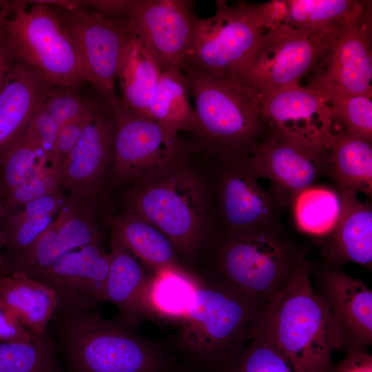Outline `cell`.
Returning a JSON list of instances; mask_svg holds the SVG:
<instances>
[{"mask_svg":"<svg viewBox=\"0 0 372 372\" xmlns=\"http://www.w3.org/2000/svg\"><path fill=\"white\" fill-rule=\"evenodd\" d=\"M264 307L219 278L198 276L191 305L169 349L194 372H220L251 338Z\"/></svg>","mask_w":372,"mask_h":372,"instance_id":"obj_1","label":"cell"},{"mask_svg":"<svg viewBox=\"0 0 372 372\" xmlns=\"http://www.w3.org/2000/svg\"><path fill=\"white\" fill-rule=\"evenodd\" d=\"M52 322L65 372H177L183 366L166 340H148L99 309H58Z\"/></svg>","mask_w":372,"mask_h":372,"instance_id":"obj_2","label":"cell"},{"mask_svg":"<svg viewBox=\"0 0 372 372\" xmlns=\"http://www.w3.org/2000/svg\"><path fill=\"white\" fill-rule=\"evenodd\" d=\"M306 254L287 286L262 309L254 327L278 347L302 372H330L333 354L347 349L327 302L316 290Z\"/></svg>","mask_w":372,"mask_h":372,"instance_id":"obj_3","label":"cell"},{"mask_svg":"<svg viewBox=\"0 0 372 372\" xmlns=\"http://www.w3.org/2000/svg\"><path fill=\"white\" fill-rule=\"evenodd\" d=\"M304 255L281 227L224 234L215 245L213 269L204 274L265 307L287 286Z\"/></svg>","mask_w":372,"mask_h":372,"instance_id":"obj_4","label":"cell"},{"mask_svg":"<svg viewBox=\"0 0 372 372\" xmlns=\"http://www.w3.org/2000/svg\"><path fill=\"white\" fill-rule=\"evenodd\" d=\"M204 144L223 158L245 156L265 134L251 90L243 83L183 64Z\"/></svg>","mask_w":372,"mask_h":372,"instance_id":"obj_5","label":"cell"},{"mask_svg":"<svg viewBox=\"0 0 372 372\" xmlns=\"http://www.w3.org/2000/svg\"><path fill=\"white\" fill-rule=\"evenodd\" d=\"M17 58L54 86L89 83L62 11L40 0L21 1L4 26Z\"/></svg>","mask_w":372,"mask_h":372,"instance_id":"obj_6","label":"cell"},{"mask_svg":"<svg viewBox=\"0 0 372 372\" xmlns=\"http://www.w3.org/2000/svg\"><path fill=\"white\" fill-rule=\"evenodd\" d=\"M125 207L152 223L189 258L207 239V201L197 177L180 165L152 181L135 184Z\"/></svg>","mask_w":372,"mask_h":372,"instance_id":"obj_7","label":"cell"},{"mask_svg":"<svg viewBox=\"0 0 372 372\" xmlns=\"http://www.w3.org/2000/svg\"><path fill=\"white\" fill-rule=\"evenodd\" d=\"M267 30L255 4L241 1L229 5L216 1L213 16H194L183 64L240 81Z\"/></svg>","mask_w":372,"mask_h":372,"instance_id":"obj_8","label":"cell"},{"mask_svg":"<svg viewBox=\"0 0 372 372\" xmlns=\"http://www.w3.org/2000/svg\"><path fill=\"white\" fill-rule=\"evenodd\" d=\"M114 124L112 174L120 183H145L183 165L189 146L174 132L124 107L110 105Z\"/></svg>","mask_w":372,"mask_h":372,"instance_id":"obj_9","label":"cell"},{"mask_svg":"<svg viewBox=\"0 0 372 372\" xmlns=\"http://www.w3.org/2000/svg\"><path fill=\"white\" fill-rule=\"evenodd\" d=\"M369 6L345 25L320 59L307 87L330 103L348 96H372V54Z\"/></svg>","mask_w":372,"mask_h":372,"instance_id":"obj_10","label":"cell"},{"mask_svg":"<svg viewBox=\"0 0 372 372\" xmlns=\"http://www.w3.org/2000/svg\"><path fill=\"white\" fill-rule=\"evenodd\" d=\"M337 34H311L287 24L268 30L240 81L255 90L298 83L313 70Z\"/></svg>","mask_w":372,"mask_h":372,"instance_id":"obj_11","label":"cell"},{"mask_svg":"<svg viewBox=\"0 0 372 372\" xmlns=\"http://www.w3.org/2000/svg\"><path fill=\"white\" fill-rule=\"evenodd\" d=\"M100 206L101 200L68 195L53 223L32 245L18 254L3 253V275L22 273L31 276L72 251L103 244L105 236L101 218L106 214L101 213Z\"/></svg>","mask_w":372,"mask_h":372,"instance_id":"obj_12","label":"cell"},{"mask_svg":"<svg viewBox=\"0 0 372 372\" xmlns=\"http://www.w3.org/2000/svg\"><path fill=\"white\" fill-rule=\"evenodd\" d=\"M249 89L266 132L313 149L328 148L331 112L315 90L300 83L270 90Z\"/></svg>","mask_w":372,"mask_h":372,"instance_id":"obj_13","label":"cell"},{"mask_svg":"<svg viewBox=\"0 0 372 372\" xmlns=\"http://www.w3.org/2000/svg\"><path fill=\"white\" fill-rule=\"evenodd\" d=\"M328 148L309 147L266 132L243 156L247 167L259 178L268 180L270 191L282 210L295 196L327 174Z\"/></svg>","mask_w":372,"mask_h":372,"instance_id":"obj_14","label":"cell"},{"mask_svg":"<svg viewBox=\"0 0 372 372\" xmlns=\"http://www.w3.org/2000/svg\"><path fill=\"white\" fill-rule=\"evenodd\" d=\"M61 10L88 83L99 98L110 105L116 103L120 99L116 92L117 71L128 32L125 24L105 19L84 7Z\"/></svg>","mask_w":372,"mask_h":372,"instance_id":"obj_15","label":"cell"},{"mask_svg":"<svg viewBox=\"0 0 372 372\" xmlns=\"http://www.w3.org/2000/svg\"><path fill=\"white\" fill-rule=\"evenodd\" d=\"M114 124L112 106L100 98L76 145L60 165L61 187L68 195L101 200L106 179L112 174Z\"/></svg>","mask_w":372,"mask_h":372,"instance_id":"obj_16","label":"cell"},{"mask_svg":"<svg viewBox=\"0 0 372 372\" xmlns=\"http://www.w3.org/2000/svg\"><path fill=\"white\" fill-rule=\"evenodd\" d=\"M194 1L132 0L125 25L147 45L163 72L180 68L192 30Z\"/></svg>","mask_w":372,"mask_h":372,"instance_id":"obj_17","label":"cell"},{"mask_svg":"<svg viewBox=\"0 0 372 372\" xmlns=\"http://www.w3.org/2000/svg\"><path fill=\"white\" fill-rule=\"evenodd\" d=\"M223 160L226 169L220 178L218 196L225 234L280 228L281 207L247 167L243 156Z\"/></svg>","mask_w":372,"mask_h":372,"instance_id":"obj_18","label":"cell"},{"mask_svg":"<svg viewBox=\"0 0 372 372\" xmlns=\"http://www.w3.org/2000/svg\"><path fill=\"white\" fill-rule=\"evenodd\" d=\"M110 260V252L103 244L90 245L65 254L30 276L54 290L59 309H99L105 302Z\"/></svg>","mask_w":372,"mask_h":372,"instance_id":"obj_19","label":"cell"},{"mask_svg":"<svg viewBox=\"0 0 372 372\" xmlns=\"http://www.w3.org/2000/svg\"><path fill=\"white\" fill-rule=\"evenodd\" d=\"M318 293L327 302L347 341V350L372 343V291L361 280L327 265L319 274Z\"/></svg>","mask_w":372,"mask_h":372,"instance_id":"obj_20","label":"cell"},{"mask_svg":"<svg viewBox=\"0 0 372 372\" xmlns=\"http://www.w3.org/2000/svg\"><path fill=\"white\" fill-rule=\"evenodd\" d=\"M54 87L17 59L0 89V163L23 138L38 107Z\"/></svg>","mask_w":372,"mask_h":372,"instance_id":"obj_21","label":"cell"},{"mask_svg":"<svg viewBox=\"0 0 372 372\" xmlns=\"http://www.w3.org/2000/svg\"><path fill=\"white\" fill-rule=\"evenodd\" d=\"M337 189L341 198V212L335 227L323 242V256L329 266L338 267L355 262L371 269V205L360 200L353 191Z\"/></svg>","mask_w":372,"mask_h":372,"instance_id":"obj_22","label":"cell"},{"mask_svg":"<svg viewBox=\"0 0 372 372\" xmlns=\"http://www.w3.org/2000/svg\"><path fill=\"white\" fill-rule=\"evenodd\" d=\"M111 260L105 289V302L118 309V319L136 329L144 320L153 321L147 303L152 276L119 241L110 238Z\"/></svg>","mask_w":372,"mask_h":372,"instance_id":"obj_23","label":"cell"},{"mask_svg":"<svg viewBox=\"0 0 372 372\" xmlns=\"http://www.w3.org/2000/svg\"><path fill=\"white\" fill-rule=\"evenodd\" d=\"M111 236L155 273L172 269L193 273L183 265L171 240L135 211L125 207L116 214L105 215Z\"/></svg>","mask_w":372,"mask_h":372,"instance_id":"obj_24","label":"cell"},{"mask_svg":"<svg viewBox=\"0 0 372 372\" xmlns=\"http://www.w3.org/2000/svg\"><path fill=\"white\" fill-rule=\"evenodd\" d=\"M162 72L147 45L137 34L128 31L117 71L122 105L147 117Z\"/></svg>","mask_w":372,"mask_h":372,"instance_id":"obj_25","label":"cell"},{"mask_svg":"<svg viewBox=\"0 0 372 372\" xmlns=\"http://www.w3.org/2000/svg\"><path fill=\"white\" fill-rule=\"evenodd\" d=\"M0 302L23 327L40 337L49 335L48 326L59 306L53 289L22 273L0 277Z\"/></svg>","mask_w":372,"mask_h":372,"instance_id":"obj_26","label":"cell"},{"mask_svg":"<svg viewBox=\"0 0 372 372\" xmlns=\"http://www.w3.org/2000/svg\"><path fill=\"white\" fill-rule=\"evenodd\" d=\"M327 174L333 178L337 189L360 192L371 197V141L341 129H333L328 146Z\"/></svg>","mask_w":372,"mask_h":372,"instance_id":"obj_27","label":"cell"},{"mask_svg":"<svg viewBox=\"0 0 372 372\" xmlns=\"http://www.w3.org/2000/svg\"><path fill=\"white\" fill-rule=\"evenodd\" d=\"M64 202L63 192H58L15 209L4 208V254H18L32 245L53 223Z\"/></svg>","mask_w":372,"mask_h":372,"instance_id":"obj_28","label":"cell"},{"mask_svg":"<svg viewBox=\"0 0 372 372\" xmlns=\"http://www.w3.org/2000/svg\"><path fill=\"white\" fill-rule=\"evenodd\" d=\"M191 96L188 79L180 68L163 71L147 118L178 134L180 131L195 133L198 123Z\"/></svg>","mask_w":372,"mask_h":372,"instance_id":"obj_29","label":"cell"},{"mask_svg":"<svg viewBox=\"0 0 372 372\" xmlns=\"http://www.w3.org/2000/svg\"><path fill=\"white\" fill-rule=\"evenodd\" d=\"M285 24L311 34L333 36L360 16L369 3L352 0H287Z\"/></svg>","mask_w":372,"mask_h":372,"instance_id":"obj_30","label":"cell"},{"mask_svg":"<svg viewBox=\"0 0 372 372\" xmlns=\"http://www.w3.org/2000/svg\"><path fill=\"white\" fill-rule=\"evenodd\" d=\"M198 276L178 270L152 273L147 288V303L154 322L182 321L192 304Z\"/></svg>","mask_w":372,"mask_h":372,"instance_id":"obj_31","label":"cell"},{"mask_svg":"<svg viewBox=\"0 0 372 372\" xmlns=\"http://www.w3.org/2000/svg\"><path fill=\"white\" fill-rule=\"evenodd\" d=\"M290 207L300 231L313 236L326 237L338 221L342 203L337 189L313 184L300 191Z\"/></svg>","mask_w":372,"mask_h":372,"instance_id":"obj_32","label":"cell"},{"mask_svg":"<svg viewBox=\"0 0 372 372\" xmlns=\"http://www.w3.org/2000/svg\"><path fill=\"white\" fill-rule=\"evenodd\" d=\"M0 372H65L50 334L31 342H0Z\"/></svg>","mask_w":372,"mask_h":372,"instance_id":"obj_33","label":"cell"},{"mask_svg":"<svg viewBox=\"0 0 372 372\" xmlns=\"http://www.w3.org/2000/svg\"><path fill=\"white\" fill-rule=\"evenodd\" d=\"M220 372H302L273 342L253 329L251 338Z\"/></svg>","mask_w":372,"mask_h":372,"instance_id":"obj_34","label":"cell"},{"mask_svg":"<svg viewBox=\"0 0 372 372\" xmlns=\"http://www.w3.org/2000/svg\"><path fill=\"white\" fill-rule=\"evenodd\" d=\"M46 154L36 144L23 138L0 163V194L2 198L50 165Z\"/></svg>","mask_w":372,"mask_h":372,"instance_id":"obj_35","label":"cell"},{"mask_svg":"<svg viewBox=\"0 0 372 372\" xmlns=\"http://www.w3.org/2000/svg\"><path fill=\"white\" fill-rule=\"evenodd\" d=\"M326 103L331 112L333 127L372 140V96L358 94Z\"/></svg>","mask_w":372,"mask_h":372,"instance_id":"obj_36","label":"cell"},{"mask_svg":"<svg viewBox=\"0 0 372 372\" xmlns=\"http://www.w3.org/2000/svg\"><path fill=\"white\" fill-rule=\"evenodd\" d=\"M79 87H54L42 102L44 108L62 126L79 117L98 99L80 93Z\"/></svg>","mask_w":372,"mask_h":372,"instance_id":"obj_37","label":"cell"},{"mask_svg":"<svg viewBox=\"0 0 372 372\" xmlns=\"http://www.w3.org/2000/svg\"><path fill=\"white\" fill-rule=\"evenodd\" d=\"M62 189L59 168L50 165L4 196V208L15 209Z\"/></svg>","mask_w":372,"mask_h":372,"instance_id":"obj_38","label":"cell"},{"mask_svg":"<svg viewBox=\"0 0 372 372\" xmlns=\"http://www.w3.org/2000/svg\"><path fill=\"white\" fill-rule=\"evenodd\" d=\"M61 126L44 108L42 103L34 113L25 136L47 156L50 165L54 161L55 146Z\"/></svg>","mask_w":372,"mask_h":372,"instance_id":"obj_39","label":"cell"},{"mask_svg":"<svg viewBox=\"0 0 372 372\" xmlns=\"http://www.w3.org/2000/svg\"><path fill=\"white\" fill-rule=\"evenodd\" d=\"M99 99L98 96L94 105L79 117L61 126L55 146L54 161L51 165L59 168L74 149L84 128L92 118Z\"/></svg>","mask_w":372,"mask_h":372,"instance_id":"obj_40","label":"cell"},{"mask_svg":"<svg viewBox=\"0 0 372 372\" xmlns=\"http://www.w3.org/2000/svg\"><path fill=\"white\" fill-rule=\"evenodd\" d=\"M84 8L109 20L125 24L132 0H84Z\"/></svg>","mask_w":372,"mask_h":372,"instance_id":"obj_41","label":"cell"},{"mask_svg":"<svg viewBox=\"0 0 372 372\" xmlns=\"http://www.w3.org/2000/svg\"><path fill=\"white\" fill-rule=\"evenodd\" d=\"M39 338L23 327L0 302V342H31Z\"/></svg>","mask_w":372,"mask_h":372,"instance_id":"obj_42","label":"cell"},{"mask_svg":"<svg viewBox=\"0 0 372 372\" xmlns=\"http://www.w3.org/2000/svg\"><path fill=\"white\" fill-rule=\"evenodd\" d=\"M330 372H372V355L366 349L349 348L344 358L333 364Z\"/></svg>","mask_w":372,"mask_h":372,"instance_id":"obj_43","label":"cell"},{"mask_svg":"<svg viewBox=\"0 0 372 372\" xmlns=\"http://www.w3.org/2000/svg\"><path fill=\"white\" fill-rule=\"evenodd\" d=\"M259 17L268 30L275 29L285 24L288 6L286 0H273L260 4H256Z\"/></svg>","mask_w":372,"mask_h":372,"instance_id":"obj_44","label":"cell"},{"mask_svg":"<svg viewBox=\"0 0 372 372\" xmlns=\"http://www.w3.org/2000/svg\"><path fill=\"white\" fill-rule=\"evenodd\" d=\"M18 58L4 29L0 31V89L5 79Z\"/></svg>","mask_w":372,"mask_h":372,"instance_id":"obj_45","label":"cell"},{"mask_svg":"<svg viewBox=\"0 0 372 372\" xmlns=\"http://www.w3.org/2000/svg\"><path fill=\"white\" fill-rule=\"evenodd\" d=\"M20 0H0V31L14 12Z\"/></svg>","mask_w":372,"mask_h":372,"instance_id":"obj_46","label":"cell"},{"mask_svg":"<svg viewBox=\"0 0 372 372\" xmlns=\"http://www.w3.org/2000/svg\"><path fill=\"white\" fill-rule=\"evenodd\" d=\"M4 213V205L2 196L0 194V277L3 275V218Z\"/></svg>","mask_w":372,"mask_h":372,"instance_id":"obj_47","label":"cell"},{"mask_svg":"<svg viewBox=\"0 0 372 372\" xmlns=\"http://www.w3.org/2000/svg\"><path fill=\"white\" fill-rule=\"evenodd\" d=\"M177 372H194L183 364V367Z\"/></svg>","mask_w":372,"mask_h":372,"instance_id":"obj_48","label":"cell"}]
</instances>
